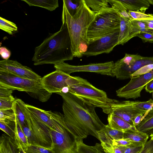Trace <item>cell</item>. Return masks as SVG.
I'll return each mask as SVG.
<instances>
[{"label":"cell","mask_w":153,"mask_h":153,"mask_svg":"<svg viewBox=\"0 0 153 153\" xmlns=\"http://www.w3.org/2000/svg\"><path fill=\"white\" fill-rule=\"evenodd\" d=\"M56 94L63 99L65 124L76 141L85 138L89 135L99 140L97 131L105 125L96 114V107L69 92Z\"/></svg>","instance_id":"1"},{"label":"cell","mask_w":153,"mask_h":153,"mask_svg":"<svg viewBox=\"0 0 153 153\" xmlns=\"http://www.w3.org/2000/svg\"><path fill=\"white\" fill-rule=\"evenodd\" d=\"M62 23L58 31L51 34L35 48L32 59L34 65H55L73 59L74 57L68 29L65 24Z\"/></svg>","instance_id":"2"},{"label":"cell","mask_w":153,"mask_h":153,"mask_svg":"<svg viewBox=\"0 0 153 153\" xmlns=\"http://www.w3.org/2000/svg\"><path fill=\"white\" fill-rule=\"evenodd\" d=\"M96 14L86 5L84 0H80L77 12L73 16L69 13L63 3L62 22L67 27L74 57L81 58L87 51L89 44L88 30Z\"/></svg>","instance_id":"3"},{"label":"cell","mask_w":153,"mask_h":153,"mask_svg":"<svg viewBox=\"0 0 153 153\" xmlns=\"http://www.w3.org/2000/svg\"><path fill=\"white\" fill-rule=\"evenodd\" d=\"M0 85L27 92L31 97L45 102L52 94L43 88L41 81L25 78L9 73L0 71Z\"/></svg>","instance_id":"4"},{"label":"cell","mask_w":153,"mask_h":153,"mask_svg":"<svg viewBox=\"0 0 153 153\" xmlns=\"http://www.w3.org/2000/svg\"><path fill=\"white\" fill-rule=\"evenodd\" d=\"M120 16L111 7L96 13L88 28V43L120 30Z\"/></svg>","instance_id":"5"},{"label":"cell","mask_w":153,"mask_h":153,"mask_svg":"<svg viewBox=\"0 0 153 153\" xmlns=\"http://www.w3.org/2000/svg\"><path fill=\"white\" fill-rule=\"evenodd\" d=\"M153 63V56L126 53L124 57L115 63L114 76L120 80L131 79L132 74L142 67Z\"/></svg>","instance_id":"6"},{"label":"cell","mask_w":153,"mask_h":153,"mask_svg":"<svg viewBox=\"0 0 153 153\" xmlns=\"http://www.w3.org/2000/svg\"><path fill=\"white\" fill-rule=\"evenodd\" d=\"M69 92L102 111L108 107L109 99L106 93L93 85L89 82L69 87Z\"/></svg>","instance_id":"7"},{"label":"cell","mask_w":153,"mask_h":153,"mask_svg":"<svg viewBox=\"0 0 153 153\" xmlns=\"http://www.w3.org/2000/svg\"><path fill=\"white\" fill-rule=\"evenodd\" d=\"M88 82L79 76H71L57 70L44 76L41 80L44 88L52 94L61 92L65 87Z\"/></svg>","instance_id":"8"},{"label":"cell","mask_w":153,"mask_h":153,"mask_svg":"<svg viewBox=\"0 0 153 153\" xmlns=\"http://www.w3.org/2000/svg\"><path fill=\"white\" fill-rule=\"evenodd\" d=\"M20 104L27 125L36 138L39 145L52 149V143L50 128L40 121L26 107L21 100Z\"/></svg>","instance_id":"9"},{"label":"cell","mask_w":153,"mask_h":153,"mask_svg":"<svg viewBox=\"0 0 153 153\" xmlns=\"http://www.w3.org/2000/svg\"><path fill=\"white\" fill-rule=\"evenodd\" d=\"M114 66L115 63L113 61L82 65H71L64 62L54 65V67L56 70L69 75L76 72H89L113 77Z\"/></svg>","instance_id":"10"},{"label":"cell","mask_w":153,"mask_h":153,"mask_svg":"<svg viewBox=\"0 0 153 153\" xmlns=\"http://www.w3.org/2000/svg\"><path fill=\"white\" fill-rule=\"evenodd\" d=\"M108 104V108L103 111L104 113L108 114L112 113L134 126V118L146 113L134 107L132 101H120L109 98Z\"/></svg>","instance_id":"11"},{"label":"cell","mask_w":153,"mask_h":153,"mask_svg":"<svg viewBox=\"0 0 153 153\" xmlns=\"http://www.w3.org/2000/svg\"><path fill=\"white\" fill-rule=\"evenodd\" d=\"M125 85L116 91L117 96L126 99H135L140 97L142 91L153 79V70L147 73L132 77Z\"/></svg>","instance_id":"12"},{"label":"cell","mask_w":153,"mask_h":153,"mask_svg":"<svg viewBox=\"0 0 153 153\" xmlns=\"http://www.w3.org/2000/svg\"><path fill=\"white\" fill-rule=\"evenodd\" d=\"M119 30L89 43L87 51L83 55L95 56L111 51L117 45Z\"/></svg>","instance_id":"13"},{"label":"cell","mask_w":153,"mask_h":153,"mask_svg":"<svg viewBox=\"0 0 153 153\" xmlns=\"http://www.w3.org/2000/svg\"><path fill=\"white\" fill-rule=\"evenodd\" d=\"M54 153H68L75 150L76 140L68 129L58 131L50 128Z\"/></svg>","instance_id":"14"},{"label":"cell","mask_w":153,"mask_h":153,"mask_svg":"<svg viewBox=\"0 0 153 153\" xmlns=\"http://www.w3.org/2000/svg\"><path fill=\"white\" fill-rule=\"evenodd\" d=\"M0 71L9 73L18 76L41 81L42 77L30 68L18 62L10 60L0 61Z\"/></svg>","instance_id":"15"},{"label":"cell","mask_w":153,"mask_h":153,"mask_svg":"<svg viewBox=\"0 0 153 153\" xmlns=\"http://www.w3.org/2000/svg\"><path fill=\"white\" fill-rule=\"evenodd\" d=\"M99 140L103 149L108 153H113V141L123 138L124 132L113 129L108 125H105L97 131Z\"/></svg>","instance_id":"16"},{"label":"cell","mask_w":153,"mask_h":153,"mask_svg":"<svg viewBox=\"0 0 153 153\" xmlns=\"http://www.w3.org/2000/svg\"><path fill=\"white\" fill-rule=\"evenodd\" d=\"M120 16L117 45H123L140 33L138 28L134 27L131 21Z\"/></svg>","instance_id":"17"},{"label":"cell","mask_w":153,"mask_h":153,"mask_svg":"<svg viewBox=\"0 0 153 153\" xmlns=\"http://www.w3.org/2000/svg\"><path fill=\"white\" fill-rule=\"evenodd\" d=\"M26 108L40 121L50 129L59 131L52 120L48 111L25 103Z\"/></svg>","instance_id":"18"},{"label":"cell","mask_w":153,"mask_h":153,"mask_svg":"<svg viewBox=\"0 0 153 153\" xmlns=\"http://www.w3.org/2000/svg\"><path fill=\"white\" fill-rule=\"evenodd\" d=\"M107 120L108 125L113 129L123 132L130 130L138 131L135 126L112 113L108 114Z\"/></svg>","instance_id":"19"},{"label":"cell","mask_w":153,"mask_h":153,"mask_svg":"<svg viewBox=\"0 0 153 153\" xmlns=\"http://www.w3.org/2000/svg\"><path fill=\"white\" fill-rule=\"evenodd\" d=\"M127 10L145 13L150 6L148 0H119Z\"/></svg>","instance_id":"20"},{"label":"cell","mask_w":153,"mask_h":153,"mask_svg":"<svg viewBox=\"0 0 153 153\" xmlns=\"http://www.w3.org/2000/svg\"><path fill=\"white\" fill-rule=\"evenodd\" d=\"M0 153H19L15 140L7 134H2L0 138Z\"/></svg>","instance_id":"21"},{"label":"cell","mask_w":153,"mask_h":153,"mask_svg":"<svg viewBox=\"0 0 153 153\" xmlns=\"http://www.w3.org/2000/svg\"><path fill=\"white\" fill-rule=\"evenodd\" d=\"M136 127L139 131L147 134L153 130V106L144 114Z\"/></svg>","instance_id":"22"},{"label":"cell","mask_w":153,"mask_h":153,"mask_svg":"<svg viewBox=\"0 0 153 153\" xmlns=\"http://www.w3.org/2000/svg\"><path fill=\"white\" fill-rule=\"evenodd\" d=\"M149 136L146 133L132 130L124 131L123 138L128 140L140 145H144L147 141Z\"/></svg>","instance_id":"23"},{"label":"cell","mask_w":153,"mask_h":153,"mask_svg":"<svg viewBox=\"0 0 153 153\" xmlns=\"http://www.w3.org/2000/svg\"><path fill=\"white\" fill-rule=\"evenodd\" d=\"M75 150L77 153H108L101 144L96 143L94 146H89L84 143L82 140L76 141Z\"/></svg>","instance_id":"24"},{"label":"cell","mask_w":153,"mask_h":153,"mask_svg":"<svg viewBox=\"0 0 153 153\" xmlns=\"http://www.w3.org/2000/svg\"><path fill=\"white\" fill-rule=\"evenodd\" d=\"M26 2L29 6L39 7L50 11L55 10L59 7L58 0H21Z\"/></svg>","instance_id":"25"},{"label":"cell","mask_w":153,"mask_h":153,"mask_svg":"<svg viewBox=\"0 0 153 153\" xmlns=\"http://www.w3.org/2000/svg\"><path fill=\"white\" fill-rule=\"evenodd\" d=\"M16 127V121L0 120V129L13 139L15 137Z\"/></svg>","instance_id":"26"},{"label":"cell","mask_w":153,"mask_h":153,"mask_svg":"<svg viewBox=\"0 0 153 153\" xmlns=\"http://www.w3.org/2000/svg\"><path fill=\"white\" fill-rule=\"evenodd\" d=\"M86 5L97 13L109 7L107 0H84Z\"/></svg>","instance_id":"27"},{"label":"cell","mask_w":153,"mask_h":153,"mask_svg":"<svg viewBox=\"0 0 153 153\" xmlns=\"http://www.w3.org/2000/svg\"><path fill=\"white\" fill-rule=\"evenodd\" d=\"M111 7L119 13L120 16L131 21L133 19L119 0H107Z\"/></svg>","instance_id":"28"},{"label":"cell","mask_w":153,"mask_h":153,"mask_svg":"<svg viewBox=\"0 0 153 153\" xmlns=\"http://www.w3.org/2000/svg\"><path fill=\"white\" fill-rule=\"evenodd\" d=\"M20 100L19 99H15L13 104L12 109L21 126H24L27 125V122L21 107Z\"/></svg>","instance_id":"29"},{"label":"cell","mask_w":153,"mask_h":153,"mask_svg":"<svg viewBox=\"0 0 153 153\" xmlns=\"http://www.w3.org/2000/svg\"><path fill=\"white\" fill-rule=\"evenodd\" d=\"M16 127L15 137L14 139L16 141L20 142L24 148L29 145L27 137L23 131L21 126L16 117Z\"/></svg>","instance_id":"30"},{"label":"cell","mask_w":153,"mask_h":153,"mask_svg":"<svg viewBox=\"0 0 153 153\" xmlns=\"http://www.w3.org/2000/svg\"><path fill=\"white\" fill-rule=\"evenodd\" d=\"M0 29L10 35H12L17 30L18 27L14 23L0 17Z\"/></svg>","instance_id":"31"},{"label":"cell","mask_w":153,"mask_h":153,"mask_svg":"<svg viewBox=\"0 0 153 153\" xmlns=\"http://www.w3.org/2000/svg\"><path fill=\"white\" fill-rule=\"evenodd\" d=\"M133 19L153 23V14H146L139 12L128 11Z\"/></svg>","instance_id":"32"},{"label":"cell","mask_w":153,"mask_h":153,"mask_svg":"<svg viewBox=\"0 0 153 153\" xmlns=\"http://www.w3.org/2000/svg\"><path fill=\"white\" fill-rule=\"evenodd\" d=\"M132 104L134 107L146 113L153 106V100L150 99L145 101H132Z\"/></svg>","instance_id":"33"},{"label":"cell","mask_w":153,"mask_h":153,"mask_svg":"<svg viewBox=\"0 0 153 153\" xmlns=\"http://www.w3.org/2000/svg\"><path fill=\"white\" fill-rule=\"evenodd\" d=\"M80 0H63L64 3L69 13L74 15L76 12L79 6Z\"/></svg>","instance_id":"34"},{"label":"cell","mask_w":153,"mask_h":153,"mask_svg":"<svg viewBox=\"0 0 153 153\" xmlns=\"http://www.w3.org/2000/svg\"><path fill=\"white\" fill-rule=\"evenodd\" d=\"M23 148L26 153H54L51 149L39 146L29 145Z\"/></svg>","instance_id":"35"},{"label":"cell","mask_w":153,"mask_h":153,"mask_svg":"<svg viewBox=\"0 0 153 153\" xmlns=\"http://www.w3.org/2000/svg\"><path fill=\"white\" fill-rule=\"evenodd\" d=\"M15 99L13 95L9 97H0V109H12Z\"/></svg>","instance_id":"36"},{"label":"cell","mask_w":153,"mask_h":153,"mask_svg":"<svg viewBox=\"0 0 153 153\" xmlns=\"http://www.w3.org/2000/svg\"><path fill=\"white\" fill-rule=\"evenodd\" d=\"M21 126L29 145L39 146L36 138L28 127L27 123L25 126Z\"/></svg>","instance_id":"37"},{"label":"cell","mask_w":153,"mask_h":153,"mask_svg":"<svg viewBox=\"0 0 153 153\" xmlns=\"http://www.w3.org/2000/svg\"><path fill=\"white\" fill-rule=\"evenodd\" d=\"M0 120L16 121V116L13 109H0Z\"/></svg>","instance_id":"38"},{"label":"cell","mask_w":153,"mask_h":153,"mask_svg":"<svg viewBox=\"0 0 153 153\" xmlns=\"http://www.w3.org/2000/svg\"><path fill=\"white\" fill-rule=\"evenodd\" d=\"M113 146H131L140 145L126 139L114 140L113 141ZM143 146V145H142Z\"/></svg>","instance_id":"39"},{"label":"cell","mask_w":153,"mask_h":153,"mask_svg":"<svg viewBox=\"0 0 153 153\" xmlns=\"http://www.w3.org/2000/svg\"><path fill=\"white\" fill-rule=\"evenodd\" d=\"M152 70H153V63L146 65L142 67L133 74L132 75L131 77L147 73Z\"/></svg>","instance_id":"40"},{"label":"cell","mask_w":153,"mask_h":153,"mask_svg":"<svg viewBox=\"0 0 153 153\" xmlns=\"http://www.w3.org/2000/svg\"><path fill=\"white\" fill-rule=\"evenodd\" d=\"M143 146L144 145H134L125 146L123 153H139L142 150Z\"/></svg>","instance_id":"41"},{"label":"cell","mask_w":153,"mask_h":153,"mask_svg":"<svg viewBox=\"0 0 153 153\" xmlns=\"http://www.w3.org/2000/svg\"><path fill=\"white\" fill-rule=\"evenodd\" d=\"M139 153H153V140H150L147 141Z\"/></svg>","instance_id":"42"},{"label":"cell","mask_w":153,"mask_h":153,"mask_svg":"<svg viewBox=\"0 0 153 153\" xmlns=\"http://www.w3.org/2000/svg\"><path fill=\"white\" fill-rule=\"evenodd\" d=\"M136 36L140 38L144 42H153V34L145 33H140Z\"/></svg>","instance_id":"43"},{"label":"cell","mask_w":153,"mask_h":153,"mask_svg":"<svg viewBox=\"0 0 153 153\" xmlns=\"http://www.w3.org/2000/svg\"><path fill=\"white\" fill-rule=\"evenodd\" d=\"M13 90L0 85V97H6L12 96Z\"/></svg>","instance_id":"44"},{"label":"cell","mask_w":153,"mask_h":153,"mask_svg":"<svg viewBox=\"0 0 153 153\" xmlns=\"http://www.w3.org/2000/svg\"><path fill=\"white\" fill-rule=\"evenodd\" d=\"M0 54L1 57L4 60H8L11 55V52L5 47L0 48Z\"/></svg>","instance_id":"45"},{"label":"cell","mask_w":153,"mask_h":153,"mask_svg":"<svg viewBox=\"0 0 153 153\" xmlns=\"http://www.w3.org/2000/svg\"><path fill=\"white\" fill-rule=\"evenodd\" d=\"M131 22L132 25L134 27L139 29L141 28L147 29L146 24L144 22L134 19L132 20Z\"/></svg>","instance_id":"46"},{"label":"cell","mask_w":153,"mask_h":153,"mask_svg":"<svg viewBox=\"0 0 153 153\" xmlns=\"http://www.w3.org/2000/svg\"><path fill=\"white\" fill-rule=\"evenodd\" d=\"M145 89L147 92L150 93L153 92V79L146 85Z\"/></svg>","instance_id":"47"},{"label":"cell","mask_w":153,"mask_h":153,"mask_svg":"<svg viewBox=\"0 0 153 153\" xmlns=\"http://www.w3.org/2000/svg\"><path fill=\"white\" fill-rule=\"evenodd\" d=\"M125 146H114L113 153H123Z\"/></svg>","instance_id":"48"},{"label":"cell","mask_w":153,"mask_h":153,"mask_svg":"<svg viewBox=\"0 0 153 153\" xmlns=\"http://www.w3.org/2000/svg\"><path fill=\"white\" fill-rule=\"evenodd\" d=\"M144 115L139 114L133 120L134 125L135 126L138 125L140 122L142 118Z\"/></svg>","instance_id":"49"},{"label":"cell","mask_w":153,"mask_h":153,"mask_svg":"<svg viewBox=\"0 0 153 153\" xmlns=\"http://www.w3.org/2000/svg\"><path fill=\"white\" fill-rule=\"evenodd\" d=\"M15 141L17 146L19 153H26L21 143L18 141Z\"/></svg>","instance_id":"50"},{"label":"cell","mask_w":153,"mask_h":153,"mask_svg":"<svg viewBox=\"0 0 153 153\" xmlns=\"http://www.w3.org/2000/svg\"><path fill=\"white\" fill-rule=\"evenodd\" d=\"M144 22L146 24V28L147 29L153 30V23L147 22Z\"/></svg>","instance_id":"51"},{"label":"cell","mask_w":153,"mask_h":153,"mask_svg":"<svg viewBox=\"0 0 153 153\" xmlns=\"http://www.w3.org/2000/svg\"><path fill=\"white\" fill-rule=\"evenodd\" d=\"M151 133L150 135V140H153V130H152Z\"/></svg>","instance_id":"52"},{"label":"cell","mask_w":153,"mask_h":153,"mask_svg":"<svg viewBox=\"0 0 153 153\" xmlns=\"http://www.w3.org/2000/svg\"><path fill=\"white\" fill-rule=\"evenodd\" d=\"M68 153H77V152H76L75 150H73L70 152H69Z\"/></svg>","instance_id":"53"},{"label":"cell","mask_w":153,"mask_h":153,"mask_svg":"<svg viewBox=\"0 0 153 153\" xmlns=\"http://www.w3.org/2000/svg\"><path fill=\"white\" fill-rule=\"evenodd\" d=\"M152 30L153 31V30Z\"/></svg>","instance_id":"54"}]
</instances>
